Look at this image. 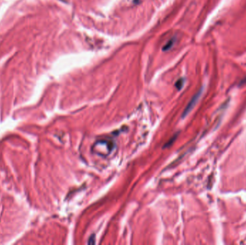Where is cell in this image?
Returning a JSON list of instances; mask_svg holds the SVG:
<instances>
[{
    "instance_id": "2",
    "label": "cell",
    "mask_w": 246,
    "mask_h": 245,
    "mask_svg": "<svg viewBox=\"0 0 246 245\" xmlns=\"http://www.w3.org/2000/svg\"><path fill=\"white\" fill-rule=\"evenodd\" d=\"M202 89H201L200 91H199V92L197 93V94H196V95H194V97H193L192 99H191V101H190V102L189 103V104L187 105L186 108H185L184 111V114H183V117H185V116H186L187 114H189V113L190 112V111H191V109H192L193 108H194V106L196 105V102H198V100H199V99L200 98L201 95H202Z\"/></svg>"
},
{
    "instance_id": "4",
    "label": "cell",
    "mask_w": 246,
    "mask_h": 245,
    "mask_svg": "<svg viewBox=\"0 0 246 245\" xmlns=\"http://www.w3.org/2000/svg\"><path fill=\"white\" fill-rule=\"evenodd\" d=\"M184 84V80L183 78H181L179 79V80H177V82L176 83V87L178 88L179 90L182 89V87H183Z\"/></svg>"
},
{
    "instance_id": "5",
    "label": "cell",
    "mask_w": 246,
    "mask_h": 245,
    "mask_svg": "<svg viewBox=\"0 0 246 245\" xmlns=\"http://www.w3.org/2000/svg\"><path fill=\"white\" fill-rule=\"evenodd\" d=\"M88 244H95V235H93L91 236L90 238H89V242H88Z\"/></svg>"
},
{
    "instance_id": "3",
    "label": "cell",
    "mask_w": 246,
    "mask_h": 245,
    "mask_svg": "<svg viewBox=\"0 0 246 245\" xmlns=\"http://www.w3.org/2000/svg\"><path fill=\"white\" fill-rule=\"evenodd\" d=\"M175 43V39L174 38H172L171 40H170L168 42V43L165 44V46H164V47L163 48V50L164 51H166V50H170L172 48V46H174Z\"/></svg>"
},
{
    "instance_id": "1",
    "label": "cell",
    "mask_w": 246,
    "mask_h": 245,
    "mask_svg": "<svg viewBox=\"0 0 246 245\" xmlns=\"http://www.w3.org/2000/svg\"><path fill=\"white\" fill-rule=\"evenodd\" d=\"M114 145L112 141L100 140L97 141L92 147V150L97 154L102 156H107L114 149Z\"/></svg>"
}]
</instances>
